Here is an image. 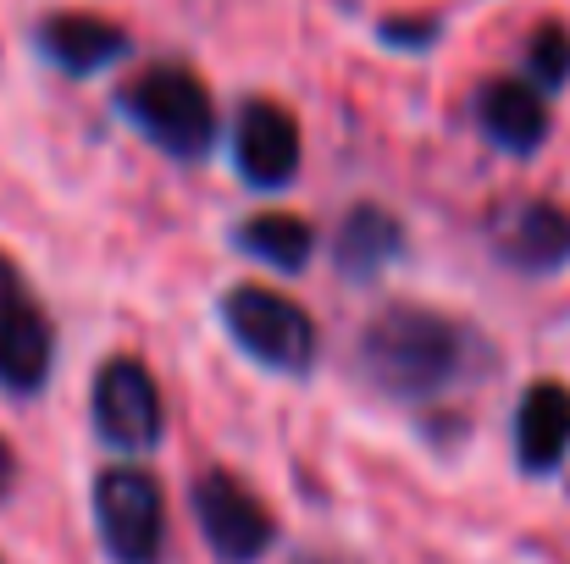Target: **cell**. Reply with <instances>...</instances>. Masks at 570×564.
Instances as JSON below:
<instances>
[{
  "mask_svg": "<svg viewBox=\"0 0 570 564\" xmlns=\"http://www.w3.org/2000/svg\"><path fill=\"white\" fill-rule=\"evenodd\" d=\"M471 333L421 305H387L361 333V376L387 398H432L471 366Z\"/></svg>",
  "mask_w": 570,
  "mask_h": 564,
  "instance_id": "1",
  "label": "cell"
},
{
  "mask_svg": "<svg viewBox=\"0 0 570 564\" xmlns=\"http://www.w3.org/2000/svg\"><path fill=\"white\" fill-rule=\"evenodd\" d=\"M122 117L167 156L178 161H199L210 145H216V100L210 89L199 83V72L184 61H161V67H145L122 95H117Z\"/></svg>",
  "mask_w": 570,
  "mask_h": 564,
  "instance_id": "2",
  "label": "cell"
},
{
  "mask_svg": "<svg viewBox=\"0 0 570 564\" xmlns=\"http://www.w3.org/2000/svg\"><path fill=\"white\" fill-rule=\"evenodd\" d=\"M222 327L233 333V344L272 366V372H311L316 366V321L288 299V294H272V288H255V283H238L227 288L222 299Z\"/></svg>",
  "mask_w": 570,
  "mask_h": 564,
  "instance_id": "3",
  "label": "cell"
},
{
  "mask_svg": "<svg viewBox=\"0 0 570 564\" xmlns=\"http://www.w3.org/2000/svg\"><path fill=\"white\" fill-rule=\"evenodd\" d=\"M95 521H100L106 554L117 564H161L167 509H161V487H156L150 471L111 465L95 482Z\"/></svg>",
  "mask_w": 570,
  "mask_h": 564,
  "instance_id": "4",
  "label": "cell"
},
{
  "mask_svg": "<svg viewBox=\"0 0 570 564\" xmlns=\"http://www.w3.org/2000/svg\"><path fill=\"white\" fill-rule=\"evenodd\" d=\"M194 521H199L205 548L216 554V564H255L277 543L272 509L227 471L194 476Z\"/></svg>",
  "mask_w": 570,
  "mask_h": 564,
  "instance_id": "5",
  "label": "cell"
},
{
  "mask_svg": "<svg viewBox=\"0 0 570 564\" xmlns=\"http://www.w3.org/2000/svg\"><path fill=\"white\" fill-rule=\"evenodd\" d=\"M161 426H167V409H161L156 376L128 355L106 360L95 376V432L122 454H145L161 443Z\"/></svg>",
  "mask_w": 570,
  "mask_h": 564,
  "instance_id": "6",
  "label": "cell"
},
{
  "mask_svg": "<svg viewBox=\"0 0 570 564\" xmlns=\"http://www.w3.org/2000/svg\"><path fill=\"white\" fill-rule=\"evenodd\" d=\"M56 360V333L39 299L28 294L22 271L0 255V387L6 393H39Z\"/></svg>",
  "mask_w": 570,
  "mask_h": 564,
  "instance_id": "7",
  "label": "cell"
},
{
  "mask_svg": "<svg viewBox=\"0 0 570 564\" xmlns=\"http://www.w3.org/2000/svg\"><path fill=\"white\" fill-rule=\"evenodd\" d=\"M238 178L255 188H283L299 172V122L277 100H244L233 128Z\"/></svg>",
  "mask_w": 570,
  "mask_h": 564,
  "instance_id": "8",
  "label": "cell"
},
{
  "mask_svg": "<svg viewBox=\"0 0 570 564\" xmlns=\"http://www.w3.org/2000/svg\"><path fill=\"white\" fill-rule=\"evenodd\" d=\"M493 249L515 271H554L570 260V205L554 199H521L504 205L493 221Z\"/></svg>",
  "mask_w": 570,
  "mask_h": 564,
  "instance_id": "9",
  "label": "cell"
},
{
  "mask_svg": "<svg viewBox=\"0 0 570 564\" xmlns=\"http://www.w3.org/2000/svg\"><path fill=\"white\" fill-rule=\"evenodd\" d=\"M476 122H482V133L499 150L532 156L549 139V100H543V89L532 78L527 83L521 78H488L476 89Z\"/></svg>",
  "mask_w": 570,
  "mask_h": 564,
  "instance_id": "10",
  "label": "cell"
},
{
  "mask_svg": "<svg viewBox=\"0 0 570 564\" xmlns=\"http://www.w3.org/2000/svg\"><path fill=\"white\" fill-rule=\"evenodd\" d=\"M570 448V387L566 382H532L515 409V459L532 476H549Z\"/></svg>",
  "mask_w": 570,
  "mask_h": 564,
  "instance_id": "11",
  "label": "cell"
},
{
  "mask_svg": "<svg viewBox=\"0 0 570 564\" xmlns=\"http://www.w3.org/2000/svg\"><path fill=\"white\" fill-rule=\"evenodd\" d=\"M33 39H39V50H45L61 72H72V78H89V72L111 67V61L128 50V33H122L117 22H106V17H89V11H56V17L39 22Z\"/></svg>",
  "mask_w": 570,
  "mask_h": 564,
  "instance_id": "12",
  "label": "cell"
},
{
  "mask_svg": "<svg viewBox=\"0 0 570 564\" xmlns=\"http://www.w3.org/2000/svg\"><path fill=\"white\" fill-rule=\"evenodd\" d=\"M399 249H404V227H399V216L382 210V205H355V210L344 216L338 238H333L338 271L355 277V283H372Z\"/></svg>",
  "mask_w": 570,
  "mask_h": 564,
  "instance_id": "13",
  "label": "cell"
},
{
  "mask_svg": "<svg viewBox=\"0 0 570 564\" xmlns=\"http://www.w3.org/2000/svg\"><path fill=\"white\" fill-rule=\"evenodd\" d=\"M233 244L244 255L277 266V271H299L311 260V249H316V227L305 216H294V210H261V216H244L233 227Z\"/></svg>",
  "mask_w": 570,
  "mask_h": 564,
  "instance_id": "14",
  "label": "cell"
},
{
  "mask_svg": "<svg viewBox=\"0 0 570 564\" xmlns=\"http://www.w3.org/2000/svg\"><path fill=\"white\" fill-rule=\"evenodd\" d=\"M527 78H532L538 89H566V78H570V28L543 22V28L532 33V44H527Z\"/></svg>",
  "mask_w": 570,
  "mask_h": 564,
  "instance_id": "15",
  "label": "cell"
},
{
  "mask_svg": "<svg viewBox=\"0 0 570 564\" xmlns=\"http://www.w3.org/2000/svg\"><path fill=\"white\" fill-rule=\"evenodd\" d=\"M432 33H438V22H426V17L421 22H399V17L382 22V39H393V44H426Z\"/></svg>",
  "mask_w": 570,
  "mask_h": 564,
  "instance_id": "16",
  "label": "cell"
},
{
  "mask_svg": "<svg viewBox=\"0 0 570 564\" xmlns=\"http://www.w3.org/2000/svg\"><path fill=\"white\" fill-rule=\"evenodd\" d=\"M11 482H17V454H11V443L0 437V498L11 493Z\"/></svg>",
  "mask_w": 570,
  "mask_h": 564,
  "instance_id": "17",
  "label": "cell"
}]
</instances>
